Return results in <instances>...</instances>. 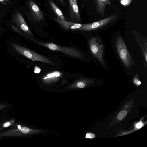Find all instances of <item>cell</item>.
<instances>
[{
	"instance_id": "obj_23",
	"label": "cell",
	"mask_w": 147,
	"mask_h": 147,
	"mask_svg": "<svg viewBox=\"0 0 147 147\" xmlns=\"http://www.w3.org/2000/svg\"><path fill=\"white\" fill-rule=\"evenodd\" d=\"M63 5H64V0H58Z\"/></svg>"
},
{
	"instance_id": "obj_20",
	"label": "cell",
	"mask_w": 147,
	"mask_h": 147,
	"mask_svg": "<svg viewBox=\"0 0 147 147\" xmlns=\"http://www.w3.org/2000/svg\"><path fill=\"white\" fill-rule=\"evenodd\" d=\"M95 137L94 134L91 133H88L86 134V137L87 138H92Z\"/></svg>"
},
{
	"instance_id": "obj_17",
	"label": "cell",
	"mask_w": 147,
	"mask_h": 147,
	"mask_svg": "<svg viewBox=\"0 0 147 147\" xmlns=\"http://www.w3.org/2000/svg\"><path fill=\"white\" fill-rule=\"evenodd\" d=\"M133 81L134 83L137 86L141 84V82L139 80L138 74L136 73L134 75L133 79Z\"/></svg>"
},
{
	"instance_id": "obj_16",
	"label": "cell",
	"mask_w": 147,
	"mask_h": 147,
	"mask_svg": "<svg viewBox=\"0 0 147 147\" xmlns=\"http://www.w3.org/2000/svg\"><path fill=\"white\" fill-rule=\"evenodd\" d=\"M127 112L125 110L122 111L118 113L117 115V119L119 120H121L126 116Z\"/></svg>"
},
{
	"instance_id": "obj_4",
	"label": "cell",
	"mask_w": 147,
	"mask_h": 147,
	"mask_svg": "<svg viewBox=\"0 0 147 147\" xmlns=\"http://www.w3.org/2000/svg\"><path fill=\"white\" fill-rule=\"evenodd\" d=\"M116 16V15L114 14L96 22L84 24L82 26L77 30L87 32L89 34L97 32L111 26Z\"/></svg>"
},
{
	"instance_id": "obj_9",
	"label": "cell",
	"mask_w": 147,
	"mask_h": 147,
	"mask_svg": "<svg viewBox=\"0 0 147 147\" xmlns=\"http://www.w3.org/2000/svg\"><path fill=\"white\" fill-rule=\"evenodd\" d=\"M29 9L36 20L40 21L44 19L42 13L37 5L33 1L29 0L28 2Z\"/></svg>"
},
{
	"instance_id": "obj_12",
	"label": "cell",
	"mask_w": 147,
	"mask_h": 147,
	"mask_svg": "<svg viewBox=\"0 0 147 147\" xmlns=\"http://www.w3.org/2000/svg\"><path fill=\"white\" fill-rule=\"evenodd\" d=\"M62 74L61 72L59 71H53L44 75L42 79L44 80H54L60 77Z\"/></svg>"
},
{
	"instance_id": "obj_15",
	"label": "cell",
	"mask_w": 147,
	"mask_h": 147,
	"mask_svg": "<svg viewBox=\"0 0 147 147\" xmlns=\"http://www.w3.org/2000/svg\"><path fill=\"white\" fill-rule=\"evenodd\" d=\"M15 120L14 119H11L10 120L6 121L4 122H2L1 124L0 128V131H1L3 129L11 126L14 124Z\"/></svg>"
},
{
	"instance_id": "obj_5",
	"label": "cell",
	"mask_w": 147,
	"mask_h": 147,
	"mask_svg": "<svg viewBox=\"0 0 147 147\" xmlns=\"http://www.w3.org/2000/svg\"><path fill=\"white\" fill-rule=\"evenodd\" d=\"M13 48L18 53L33 61H38L49 65L55 64L46 57L15 43L12 44Z\"/></svg>"
},
{
	"instance_id": "obj_19",
	"label": "cell",
	"mask_w": 147,
	"mask_h": 147,
	"mask_svg": "<svg viewBox=\"0 0 147 147\" xmlns=\"http://www.w3.org/2000/svg\"><path fill=\"white\" fill-rule=\"evenodd\" d=\"M0 2L3 4L7 5V3L11 4L10 0H0Z\"/></svg>"
},
{
	"instance_id": "obj_1",
	"label": "cell",
	"mask_w": 147,
	"mask_h": 147,
	"mask_svg": "<svg viewBox=\"0 0 147 147\" xmlns=\"http://www.w3.org/2000/svg\"><path fill=\"white\" fill-rule=\"evenodd\" d=\"M87 37V45L89 55L91 60L98 66L108 70L105 55L107 45L98 33L94 35L89 34Z\"/></svg>"
},
{
	"instance_id": "obj_21",
	"label": "cell",
	"mask_w": 147,
	"mask_h": 147,
	"mask_svg": "<svg viewBox=\"0 0 147 147\" xmlns=\"http://www.w3.org/2000/svg\"><path fill=\"white\" fill-rule=\"evenodd\" d=\"M143 125V124L141 122H140L137 123L136 125V127L138 128H141Z\"/></svg>"
},
{
	"instance_id": "obj_14",
	"label": "cell",
	"mask_w": 147,
	"mask_h": 147,
	"mask_svg": "<svg viewBox=\"0 0 147 147\" xmlns=\"http://www.w3.org/2000/svg\"><path fill=\"white\" fill-rule=\"evenodd\" d=\"M69 1L75 14L78 19H80L79 9L76 0H69Z\"/></svg>"
},
{
	"instance_id": "obj_7",
	"label": "cell",
	"mask_w": 147,
	"mask_h": 147,
	"mask_svg": "<svg viewBox=\"0 0 147 147\" xmlns=\"http://www.w3.org/2000/svg\"><path fill=\"white\" fill-rule=\"evenodd\" d=\"M17 127L7 130L0 133V137L5 136H20L28 133L30 130L29 128L23 127H22L20 125H16Z\"/></svg>"
},
{
	"instance_id": "obj_3",
	"label": "cell",
	"mask_w": 147,
	"mask_h": 147,
	"mask_svg": "<svg viewBox=\"0 0 147 147\" xmlns=\"http://www.w3.org/2000/svg\"><path fill=\"white\" fill-rule=\"evenodd\" d=\"M34 42L54 51H58L68 56L80 59H84L87 62L91 59L88 53H83L76 49L68 47L59 46L52 43H45L32 39Z\"/></svg>"
},
{
	"instance_id": "obj_2",
	"label": "cell",
	"mask_w": 147,
	"mask_h": 147,
	"mask_svg": "<svg viewBox=\"0 0 147 147\" xmlns=\"http://www.w3.org/2000/svg\"><path fill=\"white\" fill-rule=\"evenodd\" d=\"M111 47L124 70H130L135 63L125 43L124 37L120 33H115L110 38Z\"/></svg>"
},
{
	"instance_id": "obj_18",
	"label": "cell",
	"mask_w": 147,
	"mask_h": 147,
	"mask_svg": "<svg viewBox=\"0 0 147 147\" xmlns=\"http://www.w3.org/2000/svg\"><path fill=\"white\" fill-rule=\"evenodd\" d=\"M120 3L124 6H127L130 4L131 2V0H121Z\"/></svg>"
},
{
	"instance_id": "obj_11",
	"label": "cell",
	"mask_w": 147,
	"mask_h": 147,
	"mask_svg": "<svg viewBox=\"0 0 147 147\" xmlns=\"http://www.w3.org/2000/svg\"><path fill=\"white\" fill-rule=\"evenodd\" d=\"M96 9L98 13L103 16L105 9L106 6L108 5L111 7V3L109 0H95Z\"/></svg>"
},
{
	"instance_id": "obj_6",
	"label": "cell",
	"mask_w": 147,
	"mask_h": 147,
	"mask_svg": "<svg viewBox=\"0 0 147 147\" xmlns=\"http://www.w3.org/2000/svg\"><path fill=\"white\" fill-rule=\"evenodd\" d=\"M133 34L135 41L140 49L143 58V65L147 69V38L142 37L136 31Z\"/></svg>"
},
{
	"instance_id": "obj_8",
	"label": "cell",
	"mask_w": 147,
	"mask_h": 147,
	"mask_svg": "<svg viewBox=\"0 0 147 147\" xmlns=\"http://www.w3.org/2000/svg\"><path fill=\"white\" fill-rule=\"evenodd\" d=\"M13 22L23 31L30 36H33L31 32L20 12L16 13L13 16Z\"/></svg>"
},
{
	"instance_id": "obj_13",
	"label": "cell",
	"mask_w": 147,
	"mask_h": 147,
	"mask_svg": "<svg viewBox=\"0 0 147 147\" xmlns=\"http://www.w3.org/2000/svg\"><path fill=\"white\" fill-rule=\"evenodd\" d=\"M49 2L51 7L59 19L65 20V17L63 13L54 3L51 0H49Z\"/></svg>"
},
{
	"instance_id": "obj_10",
	"label": "cell",
	"mask_w": 147,
	"mask_h": 147,
	"mask_svg": "<svg viewBox=\"0 0 147 147\" xmlns=\"http://www.w3.org/2000/svg\"><path fill=\"white\" fill-rule=\"evenodd\" d=\"M53 19L65 30L77 29L82 26L84 24L69 22L56 18Z\"/></svg>"
},
{
	"instance_id": "obj_22",
	"label": "cell",
	"mask_w": 147,
	"mask_h": 147,
	"mask_svg": "<svg viewBox=\"0 0 147 147\" xmlns=\"http://www.w3.org/2000/svg\"><path fill=\"white\" fill-rule=\"evenodd\" d=\"M7 106V105H6L3 104H0V110L5 108Z\"/></svg>"
}]
</instances>
